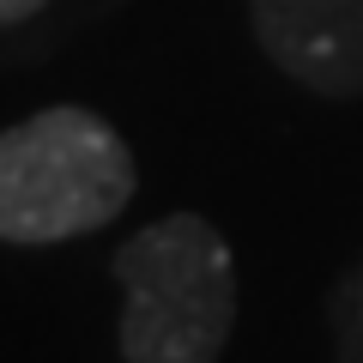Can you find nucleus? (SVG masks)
Masks as SVG:
<instances>
[{"mask_svg":"<svg viewBox=\"0 0 363 363\" xmlns=\"http://www.w3.org/2000/svg\"><path fill=\"white\" fill-rule=\"evenodd\" d=\"M140 188L128 140L85 104H49L0 128V242L49 248L116 224Z\"/></svg>","mask_w":363,"mask_h":363,"instance_id":"nucleus-1","label":"nucleus"},{"mask_svg":"<svg viewBox=\"0 0 363 363\" xmlns=\"http://www.w3.org/2000/svg\"><path fill=\"white\" fill-rule=\"evenodd\" d=\"M121 363H218L236 327V260L200 212H164L109 260Z\"/></svg>","mask_w":363,"mask_h":363,"instance_id":"nucleus-2","label":"nucleus"},{"mask_svg":"<svg viewBox=\"0 0 363 363\" xmlns=\"http://www.w3.org/2000/svg\"><path fill=\"white\" fill-rule=\"evenodd\" d=\"M248 25L291 85L363 97V0H248Z\"/></svg>","mask_w":363,"mask_h":363,"instance_id":"nucleus-3","label":"nucleus"},{"mask_svg":"<svg viewBox=\"0 0 363 363\" xmlns=\"http://www.w3.org/2000/svg\"><path fill=\"white\" fill-rule=\"evenodd\" d=\"M49 0H0V30L6 25H25V18H37Z\"/></svg>","mask_w":363,"mask_h":363,"instance_id":"nucleus-4","label":"nucleus"}]
</instances>
